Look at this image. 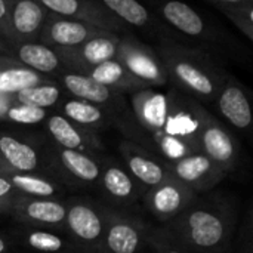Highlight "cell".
I'll return each mask as SVG.
<instances>
[{
    "instance_id": "obj_22",
    "label": "cell",
    "mask_w": 253,
    "mask_h": 253,
    "mask_svg": "<svg viewBox=\"0 0 253 253\" xmlns=\"http://www.w3.org/2000/svg\"><path fill=\"white\" fill-rule=\"evenodd\" d=\"M16 40L39 42L47 10L36 0H6Z\"/></svg>"
},
{
    "instance_id": "obj_35",
    "label": "cell",
    "mask_w": 253,
    "mask_h": 253,
    "mask_svg": "<svg viewBox=\"0 0 253 253\" xmlns=\"http://www.w3.org/2000/svg\"><path fill=\"white\" fill-rule=\"evenodd\" d=\"M12 248V242L7 234H0V253H9Z\"/></svg>"
},
{
    "instance_id": "obj_38",
    "label": "cell",
    "mask_w": 253,
    "mask_h": 253,
    "mask_svg": "<svg viewBox=\"0 0 253 253\" xmlns=\"http://www.w3.org/2000/svg\"><path fill=\"white\" fill-rule=\"evenodd\" d=\"M7 170H9V169H7V166L4 165V162H3V159H1V156H0V175H4Z\"/></svg>"
},
{
    "instance_id": "obj_19",
    "label": "cell",
    "mask_w": 253,
    "mask_h": 253,
    "mask_svg": "<svg viewBox=\"0 0 253 253\" xmlns=\"http://www.w3.org/2000/svg\"><path fill=\"white\" fill-rule=\"evenodd\" d=\"M7 237L12 243L39 253H80L70 237L58 228L16 224Z\"/></svg>"
},
{
    "instance_id": "obj_14",
    "label": "cell",
    "mask_w": 253,
    "mask_h": 253,
    "mask_svg": "<svg viewBox=\"0 0 253 253\" xmlns=\"http://www.w3.org/2000/svg\"><path fill=\"white\" fill-rule=\"evenodd\" d=\"M98 190L116 206H132L141 200L144 187L129 173L122 162L101 156V176Z\"/></svg>"
},
{
    "instance_id": "obj_6",
    "label": "cell",
    "mask_w": 253,
    "mask_h": 253,
    "mask_svg": "<svg viewBox=\"0 0 253 253\" xmlns=\"http://www.w3.org/2000/svg\"><path fill=\"white\" fill-rule=\"evenodd\" d=\"M148 224L139 216L107 206L105 230L99 253H139L147 245Z\"/></svg>"
},
{
    "instance_id": "obj_37",
    "label": "cell",
    "mask_w": 253,
    "mask_h": 253,
    "mask_svg": "<svg viewBox=\"0 0 253 253\" xmlns=\"http://www.w3.org/2000/svg\"><path fill=\"white\" fill-rule=\"evenodd\" d=\"M211 1H213L215 4H218V3L231 4V3H249V1H253V0H211Z\"/></svg>"
},
{
    "instance_id": "obj_16",
    "label": "cell",
    "mask_w": 253,
    "mask_h": 253,
    "mask_svg": "<svg viewBox=\"0 0 253 253\" xmlns=\"http://www.w3.org/2000/svg\"><path fill=\"white\" fill-rule=\"evenodd\" d=\"M104 33H107V30L98 28L79 19L47 12L46 22L39 36V42L49 46L50 49H67L80 46L89 39Z\"/></svg>"
},
{
    "instance_id": "obj_2",
    "label": "cell",
    "mask_w": 253,
    "mask_h": 253,
    "mask_svg": "<svg viewBox=\"0 0 253 253\" xmlns=\"http://www.w3.org/2000/svg\"><path fill=\"white\" fill-rule=\"evenodd\" d=\"M157 55L168 74V82L196 101H215L227 73L206 52L170 40H162Z\"/></svg>"
},
{
    "instance_id": "obj_32",
    "label": "cell",
    "mask_w": 253,
    "mask_h": 253,
    "mask_svg": "<svg viewBox=\"0 0 253 253\" xmlns=\"http://www.w3.org/2000/svg\"><path fill=\"white\" fill-rule=\"evenodd\" d=\"M147 246L154 253H190L173 240H170L160 228H150L147 236Z\"/></svg>"
},
{
    "instance_id": "obj_18",
    "label": "cell",
    "mask_w": 253,
    "mask_h": 253,
    "mask_svg": "<svg viewBox=\"0 0 253 253\" xmlns=\"http://www.w3.org/2000/svg\"><path fill=\"white\" fill-rule=\"evenodd\" d=\"M170 172L197 194L212 190L228 175L202 153H191L170 163Z\"/></svg>"
},
{
    "instance_id": "obj_29",
    "label": "cell",
    "mask_w": 253,
    "mask_h": 253,
    "mask_svg": "<svg viewBox=\"0 0 253 253\" xmlns=\"http://www.w3.org/2000/svg\"><path fill=\"white\" fill-rule=\"evenodd\" d=\"M117 19L127 25L145 27L151 21V15L138 0H98Z\"/></svg>"
},
{
    "instance_id": "obj_10",
    "label": "cell",
    "mask_w": 253,
    "mask_h": 253,
    "mask_svg": "<svg viewBox=\"0 0 253 253\" xmlns=\"http://www.w3.org/2000/svg\"><path fill=\"white\" fill-rule=\"evenodd\" d=\"M120 43V34L107 31L101 36L92 37L76 47L53 49L58 55L64 71L86 76L87 71L105 61L114 59Z\"/></svg>"
},
{
    "instance_id": "obj_13",
    "label": "cell",
    "mask_w": 253,
    "mask_h": 253,
    "mask_svg": "<svg viewBox=\"0 0 253 253\" xmlns=\"http://www.w3.org/2000/svg\"><path fill=\"white\" fill-rule=\"evenodd\" d=\"M119 153L123 166L144 187V190L172 176L170 165L166 160L129 139H123L119 144Z\"/></svg>"
},
{
    "instance_id": "obj_7",
    "label": "cell",
    "mask_w": 253,
    "mask_h": 253,
    "mask_svg": "<svg viewBox=\"0 0 253 253\" xmlns=\"http://www.w3.org/2000/svg\"><path fill=\"white\" fill-rule=\"evenodd\" d=\"M114 59L150 87L165 86L168 83V74L157 52L130 34L120 37Z\"/></svg>"
},
{
    "instance_id": "obj_12",
    "label": "cell",
    "mask_w": 253,
    "mask_h": 253,
    "mask_svg": "<svg viewBox=\"0 0 253 253\" xmlns=\"http://www.w3.org/2000/svg\"><path fill=\"white\" fill-rule=\"evenodd\" d=\"M36 1H39L50 13L79 19L116 34H123L127 33L129 30L127 24L117 19L110 10H107L99 1L95 0H36Z\"/></svg>"
},
{
    "instance_id": "obj_11",
    "label": "cell",
    "mask_w": 253,
    "mask_h": 253,
    "mask_svg": "<svg viewBox=\"0 0 253 253\" xmlns=\"http://www.w3.org/2000/svg\"><path fill=\"white\" fill-rule=\"evenodd\" d=\"M67 203L56 199H37L18 194L10 205L7 216L16 224L49 227L64 231Z\"/></svg>"
},
{
    "instance_id": "obj_4",
    "label": "cell",
    "mask_w": 253,
    "mask_h": 253,
    "mask_svg": "<svg viewBox=\"0 0 253 253\" xmlns=\"http://www.w3.org/2000/svg\"><path fill=\"white\" fill-rule=\"evenodd\" d=\"M49 176L70 188H96L101 176V156L65 150L52 142L42 147Z\"/></svg>"
},
{
    "instance_id": "obj_8",
    "label": "cell",
    "mask_w": 253,
    "mask_h": 253,
    "mask_svg": "<svg viewBox=\"0 0 253 253\" xmlns=\"http://www.w3.org/2000/svg\"><path fill=\"white\" fill-rule=\"evenodd\" d=\"M196 197L197 193L172 175L157 185L147 188L142 193L141 200L144 208L159 222L166 224L182 213Z\"/></svg>"
},
{
    "instance_id": "obj_5",
    "label": "cell",
    "mask_w": 253,
    "mask_h": 253,
    "mask_svg": "<svg viewBox=\"0 0 253 253\" xmlns=\"http://www.w3.org/2000/svg\"><path fill=\"white\" fill-rule=\"evenodd\" d=\"M65 203L64 233L80 253H99L105 230L107 205L83 197H70L65 199Z\"/></svg>"
},
{
    "instance_id": "obj_24",
    "label": "cell",
    "mask_w": 253,
    "mask_h": 253,
    "mask_svg": "<svg viewBox=\"0 0 253 253\" xmlns=\"http://www.w3.org/2000/svg\"><path fill=\"white\" fill-rule=\"evenodd\" d=\"M56 113L74 122L79 126H83L93 132H104L113 127L110 116L98 105L87 102L79 98H62L59 104L55 107Z\"/></svg>"
},
{
    "instance_id": "obj_28",
    "label": "cell",
    "mask_w": 253,
    "mask_h": 253,
    "mask_svg": "<svg viewBox=\"0 0 253 253\" xmlns=\"http://www.w3.org/2000/svg\"><path fill=\"white\" fill-rule=\"evenodd\" d=\"M12 98L18 102L27 104L31 107L49 110V108H55L59 104V101L62 99V87L59 86V83L52 80L47 83L27 87V89L12 95Z\"/></svg>"
},
{
    "instance_id": "obj_23",
    "label": "cell",
    "mask_w": 253,
    "mask_h": 253,
    "mask_svg": "<svg viewBox=\"0 0 253 253\" xmlns=\"http://www.w3.org/2000/svg\"><path fill=\"white\" fill-rule=\"evenodd\" d=\"M4 176L15 187V190L22 196L64 200L65 194L68 193V188L62 182L44 173L7 170Z\"/></svg>"
},
{
    "instance_id": "obj_33",
    "label": "cell",
    "mask_w": 253,
    "mask_h": 253,
    "mask_svg": "<svg viewBox=\"0 0 253 253\" xmlns=\"http://www.w3.org/2000/svg\"><path fill=\"white\" fill-rule=\"evenodd\" d=\"M19 193L4 175H0V215H7L12 202Z\"/></svg>"
},
{
    "instance_id": "obj_9",
    "label": "cell",
    "mask_w": 253,
    "mask_h": 253,
    "mask_svg": "<svg viewBox=\"0 0 253 253\" xmlns=\"http://www.w3.org/2000/svg\"><path fill=\"white\" fill-rule=\"evenodd\" d=\"M199 153L209 157L225 173L234 170L240 154V147L234 135L206 110L199 133Z\"/></svg>"
},
{
    "instance_id": "obj_30",
    "label": "cell",
    "mask_w": 253,
    "mask_h": 253,
    "mask_svg": "<svg viewBox=\"0 0 253 253\" xmlns=\"http://www.w3.org/2000/svg\"><path fill=\"white\" fill-rule=\"evenodd\" d=\"M47 116H49V110L31 107V105L18 102L12 98V101L9 102V105L6 107V110L3 113L1 122H10V123H16V125L31 126V125L43 123Z\"/></svg>"
},
{
    "instance_id": "obj_34",
    "label": "cell",
    "mask_w": 253,
    "mask_h": 253,
    "mask_svg": "<svg viewBox=\"0 0 253 253\" xmlns=\"http://www.w3.org/2000/svg\"><path fill=\"white\" fill-rule=\"evenodd\" d=\"M0 36L7 37V39H15L6 0H0Z\"/></svg>"
},
{
    "instance_id": "obj_3",
    "label": "cell",
    "mask_w": 253,
    "mask_h": 253,
    "mask_svg": "<svg viewBox=\"0 0 253 253\" xmlns=\"http://www.w3.org/2000/svg\"><path fill=\"white\" fill-rule=\"evenodd\" d=\"M56 80L70 96L84 99L101 107L110 116L113 127H116L125 136V139H135L141 130V126L138 125L133 111L130 105H127L123 93L77 73L62 71L56 76Z\"/></svg>"
},
{
    "instance_id": "obj_1",
    "label": "cell",
    "mask_w": 253,
    "mask_h": 253,
    "mask_svg": "<svg viewBox=\"0 0 253 253\" xmlns=\"http://www.w3.org/2000/svg\"><path fill=\"white\" fill-rule=\"evenodd\" d=\"M236 212L231 203L218 196H199L162 231L190 253H224L231 243Z\"/></svg>"
},
{
    "instance_id": "obj_15",
    "label": "cell",
    "mask_w": 253,
    "mask_h": 253,
    "mask_svg": "<svg viewBox=\"0 0 253 253\" xmlns=\"http://www.w3.org/2000/svg\"><path fill=\"white\" fill-rule=\"evenodd\" d=\"M43 123L50 142L56 147L90 154L104 151L105 145L98 132L79 126L58 113H49Z\"/></svg>"
},
{
    "instance_id": "obj_21",
    "label": "cell",
    "mask_w": 253,
    "mask_h": 253,
    "mask_svg": "<svg viewBox=\"0 0 253 253\" xmlns=\"http://www.w3.org/2000/svg\"><path fill=\"white\" fill-rule=\"evenodd\" d=\"M216 104L222 117L239 130H248L252 126V107L248 92L230 74L216 96Z\"/></svg>"
},
{
    "instance_id": "obj_36",
    "label": "cell",
    "mask_w": 253,
    "mask_h": 253,
    "mask_svg": "<svg viewBox=\"0 0 253 253\" xmlns=\"http://www.w3.org/2000/svg\"><path fill=\"white\" fill-rule=\"evenodd\" d=\"M10 101H12V96H9V95H0V123H1L3 113H4V110H6V107L9 105Z\"/></svg>"
},
{
    "instance_id": "obj_26",
    "label": "cell",
    "mask_w": 253,
    "mask_h": 253,
    "mask_svg": "<svg viewBox=\"0 0 253 253\" xmlns=\"http://www.w3.org/2000/svg\"><path fill=\"white\" fill-rule=\"evenodd\" d=\"M86 76L123 95L150 87L148 84H145L144 82L132 76L117 59H110V61H105L102 64L92 67Z\"/></svg>"
},
{
    "instance_id": "obj_31",
    "label": "cell",
    "mask_w": 253,
    "mask_h": 253,
    "mask_svg": "<svg viewBox=\"0 0 253 253\" xmlns=\"http://www.w3.org/2000/svg\"><path fill=\"white\" fill-rule=\"evenodd\" d=\"M216 7L249 39L253 37V1L249 3H218Z\"/></svg>"
},
{
    "instance_id": "obj_27",
    "label": "cell",
    "mask_w": 253,
    "mask_h": 253,
    "mask_svg": "<svg viewBox=\"0 0 253 253\" xmlns=\"http://www.w3.org/2000/svg\"><path fill=\"white\" fill-rule=\"evenodd\" d=\"M160 13L170 25L191 37L206 36V24L203 18L184 1L168 0L160 6Z\"/></svg>"
},
{
    "instance_id": "obj_25",
    "label": "cell",
    "mask_w": 253,
    "mask_h": 253,
    "mask_svg": "<svg viewBox=\"0 0 253 253\" xmlns=\"http://www.w3.org/2000/svg\"><path fill=\"white\" fill-rule=\"evenodd\" d=\"M52 82L44 76L12 58L0 56V95H15L27 87Z\"/></svg>"
},
{
    "instance_id": "obj_17",
    "label": "cell",
    "mask_w": 253,
    "mask_h": 253,
    "mask_svg": "<svg viewBox=\"0 0 253 253\" xmlns=\"http://www.w3.org/2000/svg\"><path fill=\"white\" fill-rule=\"evenodd\" d=\"M0 56L12 58L49 77H56L64 71L53 49L40 42L16 40L0 36Z\"/></svg>"
},
{
    "instance_id": "obj_20",
    "label": "cell",
    "mask_w": 253,
    "mask_h": 253,
    "mask_svg": "<svg viewBox=\"0 0 253 253\" xmlns=\"http://www.w3.org/2000/svg\"><path fill=\"white\" fill-rule=\"evenodd\" d=\"M0 156L9 170L47 175L43 150L36 142L19 135L0 132Z\"/></svg>"
},
{
    "instance_id": "obj_39",
    "label": "cell",
    "mask_w": 253,
    "mask_h": 253,
    "mask_svg": "<svg viewBox=\"0 0 253 253\" xmlns=\"http://www.w3.org/2000/svg\"><path fill=\"white\" fill-rule=\"evenodd\" d=\"M139 253H145V252H139Z\"/></svg>"
}]
</instances>
